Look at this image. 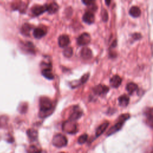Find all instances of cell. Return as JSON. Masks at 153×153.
I'll list each match as a JSON object with an SVG mask.
<instances>
[{"label":"cell","mask_w":153,"mask_h":153,"mask_svg":"<svg viewBox=\"0 0 153 153\" xmlns=\"http://www.w3.org/2000/svg\"><path fill=\"white\" fill-rule=\"evenodd\" d=\"M70 42V39L67 35H62L58 38V44L61 48L66 47Z\"/></svg>","instance_id":"9c48e42d"},{"label":"cell","mask_w":153,"mask_h":153,"mask_svg":"<svg viewBox=\"0 0 153 153\" xmlns=\"http://www.w3.org/2000/svg\"><path fill=\"white\" fill-rule=\"evenodd\" d=\"M147 118H153V108H148L145 112Z\"/></svg>","instance_id":"484cf974"},{"label":"cell","mask_w":153,"mask_h":153,"mask_svg":"<svg viewBox=\"0 0 153 153\" xmlns=\"http://www.w3.org/2000/svg\"><path fill=\"white\" fill-rule=\"evenodd\" d=\"M62 130L66 133L74 134L77 131L76 124L74 121L68 120L65 121L62 125Z\"/></svg>","instance_id":"277c9868"},{"label":"cell","mask_w":153,"mask_h":153,"mask_svg":"<svg viewBox=\"0 0 153 153\" xmlns=\"http://www.w3.org/2000/svg\"><path fill=\"white\" fill-rule=\"evenodd\" d=\"M102 20L104 22H106L108 20V12L106 10H105L104 9L102 11Z\"/></svg>","instance_id":"4316f807"},{"label":"cell","mask_w":153,"mask_h":153,"mask_svg":"<svg viewBox=\"0 0 153 153\" xmlns=\"http://www.w3.org/2000/svg\"><path fill=\"white\" fill-rule=\"evenodd\" d=\"M92 56H93L92 51L90 48H88L87 47H84L81 49V56L84 59H86V60L90 59L92 57Z\"/></svg>","instance_id":"7c38bea8"},{"label":"cell","mask_w":153,"mask_h":153,"mask_svg":"<svg viewBox=\"0 0 153 153\" xmlns=\"http://www.w3.org/2000/svg\"><path fill=\"white\" fill-rule=\"evenodd\" d=\"M82 114H83L82 111L79 110L78 106L74 107V109L73 110L72 112L71 113V115L69 116V120L75 122V121L79 119L82 115Z\"/></svg>","instance_id":"52a82bcc"},{"label":"cell","mask_w":153,"mask_h":153,"mask_svg":"<svg viewBox=\"0 0 153 153\" xmlns=\"http://www.w3.org/2000/svg\"><path fill=\"white\" fill-rule=\"evenodd\" d=\"M129 118H130L129 114H122L119 117L118 122L114 126H113L112 127H111V128L108 130V131L107 133V135L108 136L111 135V134L116 133L118 130H120L121 128V127H123L124 123Z\"/></svg>","instance_id":"7a4b0ae2"},{"label":"cell","mask_w":153,"mask_h":153,"mask_svg":"<svg viewBox=\"0 0 153 153\" xmlns=\"http://www.w3.org/2000/svg\"><path fill=\"white\" fill-rule=\"evenodd\" d=\"M91 41L90 35L88 33H83L77 38V43L79 45H85L90 43Z\"/></svg>","instance_id":"5b68a950"},{"label":"cell","mask_w":153,"mask_h":153,"mask_svg":"<svg viewBox=\"0 0 153 153\" xmlns=\"http://www.w3.org/2000/svg\"><path fill=\"white\" fill-rule=\"evenodd\" d=\"M45 33H46V31L45 30V29H44L41 27L35 28L33 32V36L37 39H39L43 37L45 35Z\"/></svg>","instance_id":"4fadbf2b"},{"label":"cell","mask_w":153,"mask_h":153,"mask_svg":"<svg viewBox=\"0 0 153 153\" xmlns=\"http://www.w3.org/2000/svg\"><path fill=\"white\" fill-rule=\"evenodd\" d=\"M94 14L90 11H86L82 16L83 21L87 24L93 23L94 22Z\"/></svg>","instance_id":"30bf717a"},{"label":"cell","mask_w":153,"mask_h":153,"mask_svg":"<svg viewBox=\"0 0 153 153\" xmlns=\"http://www.w3.org/2000/svg\"><path fill=\"white\" fill-rule=\"evenodd\" d=\"M146 123L149 126H150L153 129V118H147Z\"/></svg>","instance_id":"83f0119b"},{"label":"cell","mask_w":153,"mask_h":153,"mask_svg":"<svg viewBox=\"0 0 153 153\" xmlns=\"http://www.w3.org/2000/svg\"><path fill=\"white\" fill-rule=\"evenodd\" d=\"M105 2L107 4V5H109V4L111 3V1H105Z\"/></svg>","instance_id":"4dcf8cb0"},{"label":"cell","mask_w":153,"mask_h":153,"mask_svg":"<svg viewBox=\"0 0 153 153\" xmlns=\"http://www.w3.org/2000/svg\"><path fill=\"white\" fill-rule=\"evenodd\" d=\"M82 2L86 5H93V3H94V1H90V0H84V1H82Z\"/></svg>","instance_id":"f1b7e54d"},{"label":"cell","mask_w":153,"mask_h":153,"mask_svg":"<svg viewBox=\"0 0 153 153\" xmlns=\"http://www.w3.org/2000/svg\"><path fill=\"white\" fill-rule=\"evenodd\" d=\"M27 135L31 141H35L38 138V131L33 128H30L27 130Z\"/></svg>","instance_id":"e0dca14e"},{"label":"cell","mask_w":153,"mask_h":153,"mask_svg":"<svg viewBox=\"0 0 153 153\" xmlns=\"http://www.w3.org/2000/svg\"><path fill=\"white\" fill-rule=\"evenodd\" d=\"M47 11V5H36L32 7V13L34 16H39Z\"/></svg>","instance_id":"ba28073f"},{"label":"cell","mask_w":153,"mask_h":153,"mask_svg":"<svg viewBox=\"0 0 153 153\" xmlns=\"http://www.w3.org/2000/svg\"><path fill=\"white\" fill-rule=\"evenodd\" d=\"M31 27L32 26L28 24V23H25L21 29V32L23 34L25 35H29V32L31 30Z\"/></svg>","instance_id":"44dd1931"},{"label":"cell","mask_w":153,"mask_h":153,"mask_svg":"<svg viewBox=\"0 0 153 153\" xmlns=\"http://www.w3.org/2000/svg\"><path fill=\"white\" fill-rule=\"evenodd\" d=\"M27 153H41V149L35 145H30L27 149Z\"/></svg>","instance_id":"7402d4cb"},{"label":"cell","mask_w":153,"mask_h":153,"mask_svg":"<svg viewBox=\"0 0 153 153\" xmlns=\"http://www.w3.org/2000/svg\"><path fill=\"white\" fill-rule=\"evenodd\" d=\"M59 6L56 2H51L48 5H47V11L48 13L52 14L57 11Z\"/></svg>","instance_id":"5bb4252c"},{"label":"cell","mask_w":153,"mask_h":153,"mask_svg":"<svg viewBox=\"0 0 153 153\" xmlns=\"http://www.w3.org/2000/svg\"><path fill=\"white\" fill-rule=\"evenodd\" d=\"M59 153H65V152H59Z\"/></svg>","instance_id":"1f68e13d"},{"label":"cell","mask_w":153,"mask_h":153,"mask_svg":"<svg viewBox=\"0 0 153 153\" xmlns=\"http://www.w3.org/2000/svg\"><path fill=\"white\" fill-rule=\"evenodd\" d=\"M93 90L95 94L98 95H102V94H105L106 93L108 92L109 87H108L106 85L99 84L95 86L93 88Z\"/></svg>","instance_id":"8992f818"},{"label":"cell","mask_w":153,"mask_h":153,"mask_svg":"<svg viewBox=\"0 0 153 153\" xmlns=\"http://www.w3.org/2000/svg\"><path fill=\"white\" fill-rule=\"evenodd\" d=\"M133 38L137 39H139L140 38H141V35H140V33H134V34L133 35Z\"/></svg>","instance_id":"f546056e"},{"label":"cell","mask_w":153,"mask_h":153,"mask_svg":"<svg viewBox=\"0 0 153 153\" xmlns=\"http://www.w3.org/2000/svg\"><path fill=\"white\" fill-rule=\"evenodd\" d=\"M42 75L48 79H53L54 75L50 68H46L42 70Z\"/></svg>","instance_id":"ac0fdd59"},{"label":"cell","mask_w":153,"mask_h":153,"mask_svg":"<svg viewBox=\"0 0 153 153\" xmlns=\"http://www.w3.org/2000/svg\"><path fill=\"white\" fill-rule=\"evenodd\" d=\"M129 97L126 94H123L118 97L119 105L122 107H126L129 103Z\"/></svg>","instance_id":"9a60e30c"},{"label":"cell","mask_w":153,"mask_h":153,"mask_svg":"<svg viewBox=\"0 0 153 153\" xmlns=\"http://www.w3.org/2000/svg\"><path fill=\"white\" fill-rule=\"evenodd\" d=\"M88 78H89V74H88V73L84 74V75L81 78V79H79V84H82L85 83V82L87 81V79H88Z\"/></svg>","instance_id":"d4e9b609"},{"label":"cell","mask_w":153,"mask_h":153,"mask_svg":"<svg viewBox=\"0 0 153 153\" xmlns=\"http://www.w3.org/2000/svg\"><path fill=\"white\" fill-rule=\"evenodd\" d=\"M52 143L54 146L57 148L65 146L68 143L67 138L62 134H56L53 136Z\"/></svg>","instance_id":"3957f363"},{"label":"cell","mask_w":153,"mask_h":153,"mask_svg":"<svg viewBox=\"0 0 153 153\" xmlns=\"http://www.w3.org/2000/svg\"><path fill=\"white\" fill-rule=\"evenodd\" d=\"M126 89L130 94H133L137 90V85L133 82H129L127 84Z\"/></svg>","instance_id":"ffe728a7"},{"label":"cell","mask_w":153,"mask_h":153,"mask_svg":"<svg viewBox=\"0 0 153 153\" xmlns=\"http://www.w3.org/2000/svg\"><path fill=\"white\" fill-rule=\"evenodd\" d=\"M108 126H109V123L108 121H106V122L102 123L101 125H100L97 127V128L96 131V136L97 137H98L100 135H101L105 131V130L107 128Z\"/></svg>","instance_id":"2e32d148"},{"label":"cell","mask_w":153,"mask_h":153,"mask_svg":"<svg viewBox=\"0 0 153 153\" xmlns=\"http://www.w3.org/2000/svg\"><path fill=\"white\" fill-rule=\"evenodd\" d=\"M129 14L134 17H138L141 14V11L137 6H133L130 8L129 10Z\"/></svg>","instance_id":"d6986e66"},{"label":"cell","mask_w":153,"mask_h":153,"mask_svg":"<svg viewBox=\"0 0 153 153\" xmlns=\"http://www.w3.org/2000/svg\"><path fill=\"white\" fill-rule=\"evenodd\" d=\"M64 56L66 57H71L73 54V50L71 47H66L63 51Z\"/></svg>","instance_id":"603a6c76"},{"label":"cell","mask_w":153,"mask_h":153,"mask_svg":"<svg viewBox=\"0 0 153 153\" xmlns=\"http://www.w3.org/2000/svg\"><path fill=\"white\" fill-rule=\"evenodd\" d=\"M88 138V135L87 134H83L82 135H81L78 139V142L79 144H83L84 143H85Z\"/></svg>","instance_id":"cb8c5ba5"},{"label":"cell","mask_w":153,"mask_h":153,"mask_svg":"<svg viewBox=\"0 0 153 153\" xmlns=\"http://www.w3.org/2000/svg\"><path fill=\"white\" fill-rule=\"evenodd\" d=\"M39 107L40 112L39 117L45 118L49 115L50 114L48 112H50L53 108V104L51 100L47 97H41L39 99Z\"/></svg>","instance_id":"6da1fadb"},{"label":"cell","mask_w":153,"mask_h":153,"mask_svg":"<svg viewBox=\"0 0 153 153\" xmlns=\"http://www.w3.org/2000/svg\"><path fill=\"white\" fill-rule=\"evenodd\" d=\"M122 79L120 76H119L117 75H114L111 79H110V85L111 87L114 88H118L121 84Z\"/></svg>","instance_id":"8fae6325"}]
</instances>
